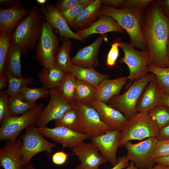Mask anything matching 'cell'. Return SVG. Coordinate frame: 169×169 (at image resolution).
I'll return each mask as SVG.
<instances>
[{"mask_svg": "<svg viewBox=\"0 0 169 169\" xmlns=\"http://www.w3.org/2000/svg\"><path fill=\"white\" fill-rule=\"evenodd\" d=\"M141 27L150 54L149 65L169 68V19L163 14L157 0H152L145 9Z\"/></svg>", "mask_w": 169, "mask_h": 169, "instance_id": "obj_1", "label": "cell"}, {"mask_svg": "<svg viewBox=\"0 0 169 169\" xmlns=\"http://www.w3.org/2000/svg\"><path fill=\"white\" fill-rule=\"evenodd\" d=\"M145 9L119 8L101 5L100 15L108 16L115 20L129 36L130 44L141 50H147V44L141 30Z\"/></svg>", "mask_w": 169, "mask_h": 169, "instance_id": "obj_2", "label": "cell"}, {"mask_svg": "<svg viewBox=\"0 0 169 169\" xmlns=\"http://www.w3.org/2000/svg\"><path fill=\"white\" fill-rule=\"evenodd\" d=\"M43 21L40 8L35 4L11 34V43L20 47L23 55L35 48L41 35Z\"/></svg>", "mask_w": 169, "mask_h": 169, "instance_id": "obj_3", "label": "cell"}, {"mask_svg": "<svg viewBox=\"0 0 169 169\" xmlns=\"http://www.w3.org/2000/svg\"><path fill=\"white\" fill-rule=\"evenodd\" d=\"M148 113H137L127 119L120 130V146L132 140L156 137L159 129Z\"/></svg>", "mask_w": 169, "mask_h": 169, "instance_id": "obj_4", "label": "cell"}, {"mask_svg": "<svg viewBox=\"0 0 169 169\" xmlns=\"http://www.w3.org/2000/svg\"><path fill=\"white\" fill-rule=\"evenodd\" d=\"M153 75L151 73L133 81L126 91L113 97L108 104L122 113L127 119L132 117L137 113L136 106L141 93Z\"/></svg>", "mask_w": 169, "mask_h": 169, "instance_id": "obj_5", "label": "cell"}, {"mask_svg": "<svg viewBox=\"0 0 169 169\" xmlns=\"http://www.w3.org/2000/svg\"><path fill=\"white\" fill-rule=\"evenodd\" d=\"M44 108V104H40L23 114L8 117L1 124L0 141L16 140L23 130L35 125Z\"/></svg>", "mask_w": 169, "mask_h": 169, "instance_id": "obj_6", "label": "cell"}, {"mask_svg": "<svg viewBox=\"0 0 169 169\" xmlns=\"http://www.w3.org/2000/svg\"><path fill=\"white\" fill-rule=\"evenodd\" d=\"M56 33L48 22L43 21L41 35L35 48V58L44 68L55 65L60 39Z\"/></svg>", "mask_w": 169, "mask_h": 169, "instance_id": "obj_7", "label": "cell"}, {"mask_svg": "<svg viewBox=\"0 0 169 169\" xmlns=\"http://www.w3.org/2000/svg\"><path fill=\"white\" fill-rule=\"evenodd\" d=\"M119 42V47L124 54L119 62L125 63L128 67L129 74L127 77V79L134 81L146 76L149 74L148 67L150 61L148 51H139L128 43L122 41Z\"/></svg>", "mask_w": 169, "mask_h": 169, "instance_id": "obj_8", "label": "cell"}, {"mask_svg": "<svg viewBox=\"0 0 169 169\" xmlns=\"http://www.w3.org/2000/svg\"><path fill=\"white\" fill-rule=\"evenodd\" d=\"M71 104L79 117V123L74 131L88 135L91 137L113 130L102 121L97 112L92 107L75 102Z\"/></svg>", "mask_w": 169, "mask_h": 169, "instance_id": "obj_9", "label": "cell"}, {"mask_svg": "<svg viewBox=\"0 0 169 169\" xmlns=\"http://www.w3.org/2000/svg\"><path fill=\"white\" fill-rule=\"evenodd\" d=\"M19 136L23 141L21 149L22 165L30 161L31 158L38 153L44 151L51 153L52 149L57 146L55 143L46 140L38 127L34 125L27 128L25 133Z\"/></svg>", "mask_w": 169, "mask_h": 169, "instance_id": "obj_10", "label": "cell"}, {"mask_svg": "<svg viewBox=\"0 0 169 169\" xmlns=\"http://www.w3.org/2000/svg\"><path fill=\"white\" fill-rule=\"evenodd\" d=\"M158 140L156 137H150L136 144L127 142L124 146L127 152V159L141 169L152 166L155 163L152 155Z\"/></svg>", "mask_w": 169, "mask_h": 169, "instance_id": "obj_11", "label": "cell"}, {"mask_svg": "<svg viewBox=\"0 0 169 169\" xmlns=\"http://www.w3.org/2000/svg\"><path fill=\"white\" fill-rule=\"evenodd\" d=\"M43 20L48 22L55 32L59 33L60 39L63 38L84 41L73 32L66 22L61 13L52 3H46L40 7Z\"/></svg>", "mask_w": 169, "mask_h": 169, "instance_id": "obj_12", "label": "cell"}, {"mask_svg": "<svg viewBox=\"0 0 169 169\" xmlns=\"http://www.w3.org/2000/svg\"><path fill=\"white\" fill-rule=\"evenodd\" d=\"M38 129L44 137L61 144L64 147L72 149L90 138L88 135L63 127L55 126L53 128H49L44 126L38 127Z\"/></svg>", "mask_w": 169, "mask_h": 169, "instance_id": "obj_13", "label": "cell"}, {"mask_svg": "<svg viewBox=\"0 0 169 169\" xmlns=\"http://www.w3.org/2000/svg\"><path fill=\"white\" fill-rule=\"evenodd\" d=\"M90 139L103 157L113 166L118 163L116 152L120 139V130H112Z\"/></svg>", "mask_w": 169, "mask_h": 169, "instance_id": "obj_14", "label": "cell"}, {"mask_svg": "<svg viewBox=\"0 0 169 169\" xmlns=\"http://www.w3.org/2000/svg\"><path fill=\"white\" fill-rule=\"evenodd\" d=\"M50 99L47 106L41 113L35 125L38 127L45 126L50 121L61 117L72 108L71 104L62 99L54 90H50Z\"/></svg>", "mask_w": 169, "mask_h": 169, "instance_id": "obj_15", "label": "cell"}, {"mask_svg": "<svg viewBox=\"0 0 169 169\" xmlns=\"http://www.w3.org/2000/svg\"><path fill=\"white\" fill-rule=\"evenodd\" d=\"M71 151L80 161L75 169H99L101 165L107 162L92 142H83Z\"/></svg>", "mask_w": 169, "mask_h": 169, "instance_id": "obj_16", "label": "cell"}, {"mask_svg": "<svg viewBox=\"0 0 169 169\" xmlns=\"http://www.w3.org/2000/svg\"><path fill=\"white\" fill-rule=\"evenodd\" d=\"M30 10L19 0L8 8H0V30L12 34L19 22L27 16Z\"/></svg>", "mask_w": 169, "mask_h": 169, "instance_id": "obj_17", "label": "cell"}, {"mask_svg": "<svg viewBox=\"0 0 169 169\" xmlns=\"http://www.w3.org/2000/svg\"><path fill=\"white\" fill-rule=\"evenodd\" d=\"M106 34H101L89 45L80 49L70 58L74 64L87 68H95L98 65V54L100 46L106 38Z\"/></svg>", "mask_w": 169, "mask_h": 169, "instance_id": "obj_18", "label": "cell"}, {"mask_svg": "<svg viewBox=\"0 0 169 169\" xmlns=\"http://www.w3.org/2000/svg\"><path fill=\"white\" fill-rule=\"evenodd\" d=\"M21 139L14 141H7L0 148V166L4 169H20L22 164Z\"/></svg>", "mask_w": 169, "mask_h": 169, "instance_id": "obj_19", "label": "cell"}, {"mask_svg": "<svg viewBox=\"0 0 169 169\" xmlns=\"http://www.w3.org/2000/svg\"><path fill=\"white\" fill-rule=\"evenodd\" d=\"M90 106L96 111L102 121L113 130H120L128 119L122 113L104 102L94 100Z\"/></svg>", "mask_w": 169, "mask_h": 169, "instance_id": "obj_20", "label": "cell"}, {"mask_svg": "<svg viewBox=\"0 0 169 169\" xmlns=\"http://www.w3.org/2000/svg\"><path fill=\"white\" fill-rule=\"evenodd\" d=\"M125 30L114 19L104 15H100L99 19L89 27L78 31L76 33L83 40L95 33L101 34L110 32L124 33Z\"/></svg>", "mask_w": 169, "mask_h": 169, "instance_id": "obj_21", "label": "cell"}, {"mask_svg": "<svg viewBox=\"0 0 169 169\" xmlns=\"http://www.w3.org/2000/svg\"><path fill=\"white\" fill-rule=\"evenodd\" d=\"M161 92L156 83L154 74L140 96L136 106V112L148 113L154 107L161 104Z\"/></svg>", "mask_w": 169, "mask_h": 169, "instance_id": "obj_22", "label": "cell"}, {"mask_svg": "<svg viewBox=\"0 0 169 169\" xmlns=\"http://www.w3.org/2000/svg\"><path fill=\"white\" fill-rule=\"evenodd\" d=\"M127 77L123 76L113 79L104 80L97 89L95 100L107 104L114 96L119 95L128 81Z\"/></svg>", "mask_w": 169, "mask_h": 169, "instance_id": "obj_23", "label": "cell"}, {"mask_svg": "<svg viewBox=\"0 0 169 169\" xmlns=\"http://www.w3.org/2000/svg\"><path fill=\"white\" fill-rule=\"evenodd\" d=\"M102 2L103 0H94L69 25L70 28L79 31L91 25L100 15V10Z\"/></svg>", "mask_w": 169, "mask_h": 169, "instance_id": "obj_24", "label": "cell"}, {"mask_svg": "<svg viewBox=\"0 0 169 169\" xmlns=\"http://www.w3.org/2000/svg\"><path fill=\"white\" fill-rule=\"evenodd\" d=\"M69 73L76 79L97 89L100 83L109 77L108 75L100 73L93 68L83 67L72 63Z\"/></svg>", "mask_w": 169, "mask_h": 169, "instance_id": "obj_25", "label": "cell"}, {"mask_svg": "<svg viewBox=\"0 0 169 169\" xmlns=\"http://www.w3.org/2000/svg\"><path fill=\"white\" fill-rule=\"evenodd\" d=\"M56 65L43 68L38 74L42 86L50 91L55 89L64 78L66 73Z\"/></svg>", "mask_w": 169, "mask_h": 169, "instance_id": "obj_26", "label": "cell"}, {"mask_svg": "<svg viewBox=\"0 0 169 169\" xmlns=\"http://www.w3.org/2000/svg\"><path fill=\"white\" fill-rule=\"evenodd\" d=\"M76 85V79L66 73L60 84L54 90L62 99L71 103L74 100Z\"/></svg>", "mask_w": 169, "mask_h": 169, "instance_id": "obj_27", "label": "cell"}, {"mask_svg": "<svg viewBox=\"0 0 169 169\" xmlns=\"http://www.w3.org/2000/svg\"><path fill=\"white\" fill-rule=\"evenodd\" d=\"M22 53L20 47L10 44L6 61L5 74L22 76L20 58Z\"/></svg>", "mask_w": 169, "mask_h": 169, "instance_id": "obj_28", "label": "cell"}, {"mask_svg": "<svg viewBox=\"0 0 169 169\" xmlns=\"http://www.w3.org/2000/svg\"><path fill=\"white\" fill-rule=\"evenodd\" d=\"M9 108L12 116H19L30 111L37 105L36 102L27 100L21 93L8 97Z\"/></svg>", "mask_w": 169, "mask_h": 169, "instance_id": "obj_29", "label": "cell"}, {"mask_svg": "<svg viewBox=\"0 0 169 169\" xmlns=\"http://www.w3.org/2000/svg\"><path fill=\"white\" fill-rule=\"evenodd\" d=\"M76 89L74 102L90 106L91 103L95 100L97 89L79 79H76Z\"/></svg>", "mask_w": 169, "mask_h": 169, "instance_id": "obj_30", "label": "cell"}, {"mask_svg": "<svg viewBox=\"0 0 169 169\" xmlns=\"http://www.w3.org/2000/svg\"><path fill=\"white\" fill-rule=\"evenodd\" d=\"M70 38H62L61 46L57 51L55 59V65L65 73H69L71 64L70 58V52L72 44Z\"/></svg>", "mask_w": 169, "mask_h": 169, "instance_id": "obj_31", "label": "cell"}, {"mask_svg": "<svg viewBox=\"0 0 169 169\" xmlns=\"http://www.w3.org/2000/svg\"><path fill=\"white\" fill-rule=\"evenodd\" d=\"M148 114L159 130L169 124V107L165 105H157Z\"/></svg>", "mask_w": 169, "mask_h": 169, "instance_id": "obj_32", "label": "cell"}, {"mask_svg": "<svg viewBox=\"0 0 169 169\" xmlns=\"http://www.w3.org/2000/svg\"><path fill=\"white\" fill-rule=\"evenodd\" d=\"M5 74L8 79V85L5 92L8 96L20 93L25 87L31 83L33 80L32 76L25 78L22 76Z\"/></svg>", "mask_w": 169, "mask_h": 169, "instance_id": "obj_33", "label": "cell"}, {"mask_svg": "<svg viewBox=\"0 0 169 169\" xmlns=\"http://www.w3.org/2000/svg\"><path fill=\"white\" fill-rule=\"evenodd\" d=\"M148 70L154 74L156 83L161 92L169 93V67L161 68L150 65Z\"/></svg>", "mask_w": 169, "mask_h": 169, "instance_id": "obj_34", "label": "cell"}, {"mask_svg": "<svg viewBox=\"0 0 169 169\" xmlns=\"http://www.w3.org/2000/svg\"><path fill=\"white\" fill-rule=\"evenodd\" d=\"M79 120L77 112L72 108L67 111L60 118L54 120L55 127H63L74 131Z\"/></svg>", "mask_w": 169, "mask_h": 169, "instance_id": "obj_35", "label": "cell"}, {"mask_svg": "<svg viewBox=\"0 0 169 169\" xmlns=\"http://www.w3.org/2000/svg\"><path fill=\"white\" fill-rule=\"evenodd\" d=\"M11 38V34L0 31V74L6 73V61Z\"/></svg>", "mask_w": 169, "mask_h": 169, "instance_id": "obj_36", "label": "cell"}, {"mask_svg": "<svg viewBox=\"0 0 169 169\" xmlns=\"http://www.w3.org/2000/svg\"><path fill=\"white\" fill-rule=\"evenodd\" d=\"M50 92L49 90L42 86L33 88L26 86L23 89L21 93L28 101L36 102L40 99L48 97Z\"/></svg>", "mask_w": 169, "mask_h": 169, "instance_id": "obj_37", "label": "cell"}, {"mask_svg": "<svg viewBox=\"0 0 169 169\" xmlns=\"http://www.w3.org/2000/svg\"><path fill=\"white\" fill-rule=\"evenodd\" d=\"M92 2L81 3L71 9L64 12H61L62 14L68 25L77 18L85 8Z\"/></svg>", "mask_w": 169, "mask_h": 169, "instance_id": "obj_38", "label": "cell"}, {"mask_svg": "<svg viewBox=\"0 0 169 169\" xmlns=\"http://www.w3.org/2000/svg\"><path fill=\"white\" fill-rule=\"evenodd\" d=\"M8 96L5 91H0V123L1 124L8 117L12 116L8 104Z\"/></svg>", "mask_w": 169, "mask_h": 169, "instance_id": "obj_39", "label": "cell"}, {"mask_svg": "<svg viewBox=\"0 0 169 169\" xmlns=\"http://www.w3.org/2000/svg\"><path fill=\"white\" fill-rule=\"evenodd\" d=\"M167 156H169V139L158 140L154 149L153 158Z\"/></svg>", "mask_w": 169, "mask_h": 169, "instance_id": "obj_40", "label": "cell"}, {"mask_svg": "<svg viewBox=\"0 0 169 169\" xmlns=\"http://www.w3.org/2000/svg\"><path fill=\"white\" fill-rule=\"evenodd\" d=\"M152 0H124L120 8L145 9Z\"/></svg>", "mask_w": 169, "mask_h": 169, "instance_id": "obj_41", "label": "cell"}, {"mask_svg": "<svg viewBox=\"0 0 169 169\" xmlns=\"http://www.w3.org/2000/svg\"><path fill=\"white\" fill-rule=\"evenodd\" d=\"M120 46L119 41L113 44L108 54L106 64L110 67H114L119 55L118 47Z\"/></svg>", "mask_w": 169, "mask_h": 169, "instance_id": "obj_42", "label": "cell"}, {"mask_svg": "<svg viewBox=\"0 0 169 169\" xmlns=\"http://www.w3.org/2000/svg\"><path fill=\"white\" fill-rule=\"evenodd\" d=\"M81 3L80 0H59L55 6L61 13L71 9Z\"/></svg>", "mask_w": 169, "mask_h": 169, "instance_id": "obj_43", "label": "cell"}, {"mask_svg": "<svg viewBox=\"0 0 169 169\" xmlns=\"http://www.w3.org/2000/svg\"><path fill=\"white\" fill-rule=\"evenodd\" d=\"M69 155L64 152L63 150L56 152L52 155V161L56 165H63L65 163Z\"/></svg>", "mask_w": 169, "mask_h": 169, "instance_id": "obj_44", "label": "cell"}, {"mask_svg": "<svg viewBox=\"0 0 169 169\" xmlns=\"http://www.w3.org/2000/svg\"><path fill=\"white\" fill-rule=\"evenodd\" d=\"M156 138L158 140L169 139V124L158 130Z\"/></svg>", "mask_w": 169, "mask_h": 169, "instance_id": "obj_45", "label": "cell"}, {"mask_svg": "<svg viewBox=\"0 0 169 169\" xmlns=\"http://www.w3.org/2000/svg\"><path fill=\"white\" fill-rule=\"evenodd\" d=\"M157 1L163 14L166 18L169 19V0Z\"/></svg>", "mask_w": 169, "mask_h": 169, "instance_id": "obj_46", "label": "cell"}, {"mask_svg": "<svg viewBox=\"0 0 169 169\" xmlns=\"http://www.w3.org/2000/svg\"><path fill=\"white\" fill-rule=\"evenodd\" d=\"M118 162L117 164L110 169H122L127 167L129 165V160L126 156H123L119 157L118 159Z\"/></svg>", "mask_w": 169, "mask_h": 169, "instance_id": "obj_47", "label": "cell"}, {"mask_svg": "<svg viewBox=\"0 0 169 169\" xmlns=\"http://www.w3.org/2000/svg\"><path fill=\"white\" fill-rule=\"evenodd\" d=\"M124 0H103V5L120 8Z\"/></svg>", "mask_w": 169, "mask_h": 169, "instance_id": "obj_48", "label": "cell"}, {"mask_svg": "<svg viewBox=\"0 0 169 169\" xmlns=\"http://www.w3.org/2000/svg\"><path fill=\"white\" fill-rule=\"evenodd\" d=\"M8 85V79L6 74H0V91H5Z\"/></svg>", "mask_w": 169, "mask_h": 169, "instance_id": "obj_49", "label": "cell"}, {"mask_svg": "<svg viewBox=\"0 0 169 169\" xmlns=\"http://www.w3.org/2000/svg\"><path fill=\"white\" fill-rule=\"evenodd\" d=\"M155 163H160L169 166V156L158 157L154 158Z\"/></svg>", "mask_w": 169, "mask_h": 169, "instance_id": "obj_50", "label": "cell"}, {"mask_svg": "<svg viewBox=\"0 0 169 169\" xmlns=\"http://www.w3.org/2000/svg\"><path fill=\"white\" fill-rule=\"evenodd\" d=\"M160 104L169 107V93L162 92L160 98Z\"/></svg>", "mask_w": 169, "mask_h": 169, "instance_id": "obj_51", "label": "cell"}, {"mask_svg": "<svg viewBox=\"0 0 169 169\" xmlns=\"http://www.w3.org/2000/svg\"><path fill=\"white\" fill-rule=\"evenodd\" d=\"M156 164L148 169H169V166L160 163Z\"/></svg>", "mask_w": 169, "mask_h": 169, "instance_id": "obj_52", "label": "cell"}, {"mask_svg": "<svg viewBox=\"0 0 169 169\" xmlns=\"http://www.w3.org/2000/svg\"><path fill=\"white\" fill-rule=\"evenodd\" d=\"M20 169H36V168L30 161L22 165Z\"/></svg>", "mask_w": 169, "mask_h": 169, "instance_id": "obj_53", "label": "cell"}, {"mask_svg": "<svg viewBox=\"0 0 169 169\" xmlns=\"http://www.w3.org/2000/svg\"><path fill=\"white\" fill-rule=\"evenodd\" d=\"M15 1L12 0H0V5H4L5 6H9L10 7L14 3Z\"/></svg>", "mask_w": 169, "mask_h": 169, "instance_id": "obj_54", "label": "cell"}, {"mask_svg": "<svg viewBox=\"0 0 169 169\" xmlns=\"http://www.w3.org/2000/svg\"><path fill=\"white\" fill-rule=\"evenodd\" d=\"M125 169H141L137 167L135 165L134 163L132 161H131L128 166Z\"/></svg>", "mask_w": 169, "mask_h": 169, "instance_id": "obj_55", "label": "cell"}, {"mask_svg": "<svg viewBox=\"0 0 169 169\" xmlns=\"http://www.w3.org/2000/svg\"><path fill=\"white\" fill-rule=\"evenodd\" d=\"M47 0H36V2L38 4L41 5L45 4L46 3Z\"/></svg>", "mask_w": 169, "mask_h": 169, "instance_id": "obj_56", "label": "cell"}, {"mask_svg": "<svg viewBox=\"0 0 169 169\" xmlns=\"http://www.w3.org/2000/svg\"><path fill=\"white\" fill-rule=\"evenodd\" d=\"M167 52L168 59L169 61V38L167 45Z\"/></svg>", "mask_w": 169, "mask_h": 169, "instance_id": "obj_57", "label": "cell"}]
</instances>
